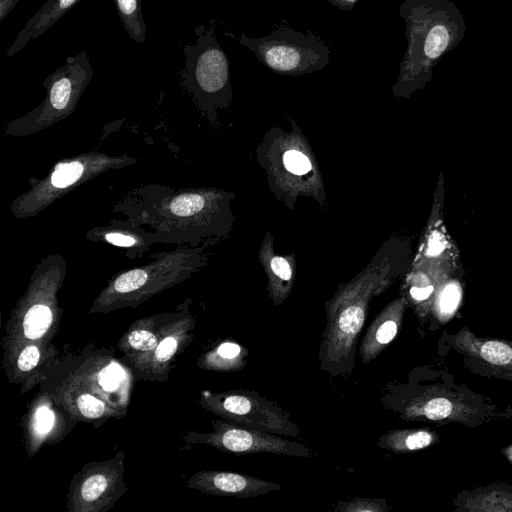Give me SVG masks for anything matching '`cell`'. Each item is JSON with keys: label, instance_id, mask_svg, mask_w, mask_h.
Returning <instances> with one entry per match:
<instances>
[{"label": "cell", "instance_id": "obj_28", "mask_svg": "<svg viewBox=\"0 0 512 512\" xmlns=\"http://www.w3.org/2000/svg\"><path fill=\"white\" fill-rule=\"evenodd\" d=\"M105 239L109 243L122 247H130L136 243V240L132 236L119 232L107 233Z\"/></svg>", "mask_w": 512, "mask_h": 512}, {"label": "cell", "instance_id": "obj_26", "mask_svg": "<svg viewBox=\"0 0 512 512\" xmlns=\"http://www.w3.org/2000/svg\"><path fill=\"white\" fill-rule=\"evenodd\" d=\"M54 421V416L52 412L46 407H41L36 414V422L35 427L36 430L44 433L47 432L52 426Z\"/></svg>", "mask_w": 512, "mask_h": 512}, {"label": "cell", "instance_id": "obj_25", "mask_svg": "<svg viewBox=\"0 0 512 512\" xmlns=\"http://www.w3.org/2000/svg\"><path fill=\"white\" fill-rule=\"evenodd\" d=\"M459 300V291L456 285L452 284L447 286L441 295V308L445 312L452 311Z\"/></svg>", "mask_w": 512, "mask_h": 512}, {"label": "cell", "instance_id": "obj_11", "mask_svg": "<svg viewBox=\"0 0 512 512\" xmlns=\"http://www.w3.org/2000/svg\"><path fill=\"white\" fill-rule=\"evenodd\" d=\"M434 439V434L426 429H397L381 436L378 445L394 453H405L424 449Z\"/></svg>", "mask_w": 512, "mask_h": 512}, {"label": "cell", "instance_id": "obj_5", "mask_svg": "<svg viewBox=\"0 0 512 512\" xmlns=\"http://www.w3.org/2000/svg\"><path fill=\"white\" fill-rule=\"evenodd\" d=\"M203 395L205 407L228 422L280 436L297 437L301 433L282 407L256 391H205Z\"/></svg>", "mask_w": 512, "mask_h": 512}, {"label": "cell", "instance_id": "obj_7", "mask_svg": "<svg viewBox=\"0 0 512 512\" xmlns=\"http://www.w3.org/2000/svg\"><path fill=\"white\" fill-rule=\"evenodd\" d=\"M214 427L215 432L201 436L200 440L225 452L237 455L272 453L304 458L315 456L309 447L280 435L223 421H214Z\"/></svg>", "mask_w": 512, "mask_h": 512}, {"label": "cell", "instance_id": "obj_3", "mask_svg": "<svg viewBox=\"0 0 512 512\" xmlns=\"http://www.w3.org/2000/svg\"><path fill=\"white\" fill-rule=\"evenodd\" d=\"M227 36L252 51L272 72L298 76L321 70L330 62V47L315 33L292 29L282 21L268 35L258 38L241 33Z\"/></svg>", "mask_w": 512, "mask_h": 512}, {"label": "cell", "instance_id": "obj_31", "mask_svg": "<svg viewBox=\"0 0 512 512\" xmlns=\"http://www.w3.org/2000/svg\"><path fill=\"white\" fill-rule=\"evenodd\" d=\"M443 249V241L441 236L435 234L432 236L429 243V251L432 254H437Z\"/></svg>", "mask_w": 512, "mask_h": 512}, {"label": "cell", "instance_id": "obj_18", "mask_svg": "<svg viewBox=\"0 0 512 512\" xmlns=\"http://www.w3.org/2000/svg\"><path fill=\"white\" fill-rule=\"evenodd\" d=\"M107 477L102 473L90 475L80 487V496L86 503L98 500L108 489Z\"/></svg>", "mask_w": 512, "mask_h": 512}, {"label": "cell", "instance_id": "obj_15", "mask_svg": "<svg viewBox=\"0 0 512 512\" xmlns=\"http://www.w3.org/2000/svg\"><path fill=\"white\" fill-rule=\"evenodd\" d=\"M84 171L85 166L81 161L60 163L50 176V184L55 189H64L76 183Z\"/></svg>", "mask_w": 512, "mask_h": 512}, {"label": "cell", "instance_id": "obj_8", "mask_svg": "<svg viewBox=\"0 0 512 512\" xmlns=\"http://www.w3.org/2000/svg\"><path fill=\"white\" fill-rule=\"evenodd\" d=\"M191 480L206 493L238 498H256L283 488L269 480L227 471H204Z\"/></svg>", "mask_w": 512, "mask_h": 512}, {"label": "cell", "instance_id": "obj_14", "mask_svg": "<svg viewBox=\"0 0 512 512\" xmlns=\"http://www.w3.org/2000/svg\"><path fill=\"white\" fill-rule=\"evenodd\" d=\"M53 322V312L45 303L33 304L22 319V333L28 340L43 337Z\"/></svg>", "mask_w": 512, "mask_h": 512}, {"label": "cell", "instance_id": "obj_24", "mask_svg": "<svg viewBox=\"0 0 512 512\" xmlns=\"http://www.w3.org/2000/svg\"><path fill=\"white\" fill-rule=\"evenodd\" d=\"M271 270L275 276L282 281H289L292 277V270L290 264L283 257L276 256L271 260Z\"/></svg>", "mask_w": 512, "mask_h": 512}, {"label": "cell", "instance_id": "obj_22", "mask_svg": "<svg viewBox=\"0 0 512 512\" xmlns=\"http://www.w3.org/2000/svg\"><path fill=\"white\" fill-rule=\"evenodd\" d=\"M41 357V351L36 345L25 346L18 355L17 366L26 372L36 367Z\"/></svg>", "mask_w": 512, "mask_h": 512}, {"label": "cell", "instance_id": "obj_9", "mask_svg": "<svg viewBox=\"0 0 512 512\" xmlns=\"http://www.w3.org/2000/svg\"><path fill=\"white\" fill-rule=\"evenodd\" d=\"M404 309L405 301L398 299L388 304L370 324L359 348L363 363L377 358L397 337Z\"/></svg>", "mask_w": 512, "mask_h": 512}, {"label": "cell", "instance_id": "obj_10", "mask_svg": "<svg viewBox=\"0 0 512 512\" xmlns=\"http://www.w3.org/2000/svg\"><path fill=\"white\" fill-rule=\"evenodd\" d=\"M80 1L47 0L17 34L15 41L6 51V55L9 57L14 56L30 41L36 40Z\"/></svg>", "mask_w": 512, "mask_h": 512}, {"label": "cell", "instance_id": "obj_16", "mask_svg": "<svg viewBox=\"0 0 512 512\" xmlns=\"http://www.w3.org/2000/svg\"><path fill=\"white\" fill-rule=\"evenodd\" d=\"M334 510L340 512H386L389 507L384 499L355 497L346 502H338Z\"/></svg>", "mask_w": 512, "mask_h": 512}, {"label": "cell", "instance_id": "obj_29", "mask_svg": "<svg viewBox=\"0 0 512 512\" xmlns=\"http://www.w3.org/2000/svg\"><path fill=\"white\" fill-rule=\"evenodd\" d=\"M329 4L341 11H351L359 3L360 0H327Z\"/></svg>", "mask_w": 512, "mask_h": 512}, {"label": "cell", "instance_id": "obj_13", "mask_svg": "<svg viewBox=\"0 0 512 512\" xmlns=\"http://www.w3.org/2000/svg\"><path fill=\"white\" fill-rule=\"evenodd\" d=\"M118 17L129 37L137 44L146 39V24L142 14L141 0H113Z\"/></svg>", "mask_w": 512, "mask_h": 512}, {"label": "cell", "instance_id": "obj_4", "mask_svg": "<svg viewBox=\"0 0 512 512\" xmlns=\"http://www.w3.org/2000/svg\"><path fill=\"white\" fill-rule=\"evenodd\" d=\"M196 40L183 46L182 82L203 105H223L231 99L227 55L215 34V19L194 29Z\"/></svg>", "mask_w": 512, "mask_h": 512}, {"label": "cell", "instance_id": "obj_17", "mask_svg": "<svg viewBox=\"0 0 512 512\" xmlns=\"http://www.w3.org/2000/svg\"><path fill=\"white\" fill-rule=\"evenodd\" d=\"M473 510H509L512 511V494L504 491H492L481 495L480 500H474Z\"/></svg>", "mask_w": 512, "mask_h": 512}, {"label": "cell", "instance_id": "obj_23", "mask_svg": "<svg viewBox=\"0 0 512 512\" xmlns=\"http://www.w3.org/2000/svg\"><path fill=\"white\" fill-rule=\"evenodd\" d=\"M178 339L175 336H167L162 339L154 350V357L158 362H167L176 353Z\"/></svg>", "mask_w": 512, "mask_h": 512}, {"label": "cell", "instance_id": "obj_20", "mask_svg": "<svg viewBox=\"0 0 512 512\" xmlns=\"http://www.w3.org/2000/svg\"><path fill=\"white\" fill-rule=\"evenodd\" d=\"M76 405L83 416L92 419L103 416L107 411L104 402L87 392L78 395Z\"/></svg>", "mask_w": 512, "mask_h": 512}, {"label": "cell", "instance_id": "obj_19", "mask_svg": "<svg viewBox=\"0 0 512 512\" xmlns=\"http://www.w3.org/2000/svg\"><path fill=\"white\" fill-rule=\"evenodd\" d=\"M126 343L130 348L139 352L154 351L158 345L156 335L146 329H135L129 332Z\"/></svg>", "mask_w": 512, "mask_h": 512}, {"label": "cell", "instance_id": "obj_1", "mask_svg": "<svg viewBox=\"0 0 512 512\" xmlns=\"http://www.w3.org/2000/svg\"><path fill=\"white\" fill-rule=\"evenodd\" d=\"M399 14L407 46L392 90L408 97L432 79L440 59L464 39L467 25L451 0H404Z\"/></svg>", "mask_w": 512, "mask_h": 512}, {"label": "cell", "instance_id": "obj_27", "mask_svg": "<svg viewBox=\"0 0 512 512\" xmlns=\"http://www.w3.org/2000/svg\"><path fill=\"white\" fill-rule=\"evenodd\" d=\"M410 296L416 301H424L429 298L433 292V286L424 280L418 281L410 288Z\"/></svg>", "mask_w": 512, "mask_h": 512}, {"label": "cell", "instance_id": "obj_2", "mask_svg": "<svg viewBox=\"0 0 512 512\" xmlns=\"http://www.w3.org/2000/svg\"><path fill=\"white\" fill-rule=\"evenodd\" d=\"M372 289L357 285L340 292L327 306V324L319 350L320 369L334 377L355 368L356 344L364 326Z\"/></svg>", "mask_w": 512, "mask_h": 512}, {"label": "cell", "instance_id": "obj_12", "mask_svg": "<svg viewBox=\"0 0 512 512\" xmlns=\"http://www.w3.org/2000/svg\"><path fill=\"white\" fill-rule=\"evenodd\" d=\"M248 350L237 342L225 341L205 355L204 366L218 371H238L246 367Z\"/></svg>", "mask_w": 512, "mask_h": 512}, {"label": "cell", "instance_id": "obj_30", "mask_svg": "<svg viewBox=\"0 0 512 512\" xmlns=\"http://www.w3.org/2000/svg\"><path fill=\"white\" fill-rule=\"evenodd\" d=\"M20 0H0V21H2Z\"/></svg>", "mask_w": 512, "mask_h": 512}, {"label": "cell", "instance_id": "obj_21", "mask_svg": "<svg viewBox=\"0 0 512 512\" xmlns=\"http://www.w3.org/2000/svg\"><path fill=\"white\" fill-rule=\"evenodd\" d=\"M285 168L296 175L307 173L311 169L309 159L299 151L289 150L284 154Z\"/></svg>", "mask_w": 512, "mask_h": 512}, {"label": "cell", "instance_id": "obj_6", "mask_svg": "<svg viewBox=\"0 0 512 512\" xmlns=\"http://www.w3.org/2000/svg\"><path fill=\"white\" fill-rule=\"evenodd\" d=\"M93 77L88 53L69 56L65 63L48 75L43 86L46 99L31 114L37 123H49L71 113Z\"/></svg>", "mask_w": 512, "mask_h": 512}]
</instances>
